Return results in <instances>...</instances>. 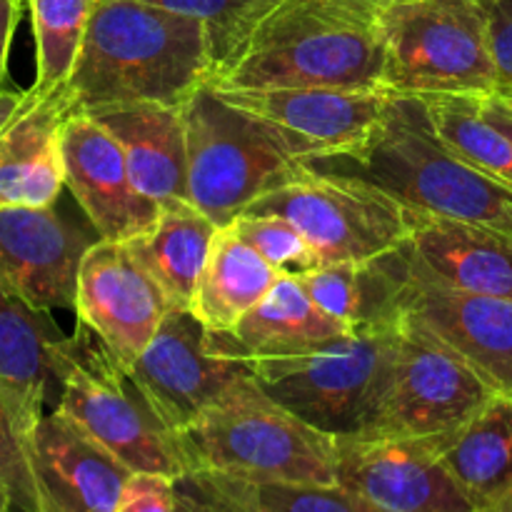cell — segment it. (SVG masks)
<instances>
[{"label": "cell", "mask_w": 512, "mask_h": 512, "mask_svg": "<svg viewBox=\"0 0 512 512\" xmlns=\"http://www.w3.org/2000/svg\"><path fill=\"white\" fill-rule=\"evenodd\" d=\"M355 330L310 300L295 275H280L263 300L228 333H208L210 353L235 360L298 358L353 338Z\"/></svg>", "instance_id": "cell-20"}, {"label": "cell", "mask_w": 512, "mask_h": 512, "mask_svg": "<svg viewBox=\"0 0 512 512\" xmlns=\"http://www.w3.org/2000/svg\"><path fill=\"white\" fill-rule=\"evenodd\" d=\"M380 88L403 98H490L500 75L480 0H385Z\"/></svg>", "instance_id": "cell-5"}, {"label": "cell", "mask_w": 512, "mask_h": 512, "mask_svg": "<svg viewBox=\"0 0 512 512\" xmlns=\"http://www.w3.org/2000/svg\"><path fill=\"white\" fill-rule=\"evenodd\" d=\"M220 98L263 123L295 160L340 153L373 130L393 95L385 90L275 88L218 90Z\"/></svg>", "instance_id": "cell-14"}, {"label": "cell", "mask_w": 512, "mask_h": 512, "mask_svg": "<svg viewBox=\"0 0 512 512\" xmlns=\"http://www.w3.org/2000/svg\"><path fill=\"white\" fill-rule=\"evenodd\" d=\"M30 465L40 512H118L133 475L60 410L35 423Z\"/></svg>", "instance_id": "cell-17"}, {"label": "cell", "mask_w": 512, "mask_h": 512, "mask_svg": "<svg viewBox=\"0 0 512 512\" xmlns=\"http://www.w3.org/2000/svg\"><path fill=\"white\" fill-rule=\"evenodd\" d=\"M63 160L65 188L100 240L125 243L158 218L160 203L135 188L118 140L85 110L65 120Z\"/></svg>", "instance_id": "cell-16"}, {"label": "cell", "mask_w": 512, "mask_h": 512, "mask_svg": "<svg viewBox=\"0 0 512 512\" xmlns=\"http://www.w3.org/2000/svg\"><path fill=\"white\" fill-rule=\"evenodd\" d=\"M0 512H10L8 503H5V498H3V495H0Z\"/></svg>", "instance_id": "cell-42"}, {"label": "cell", "mask_w": 512, "mask_h": 512, "mask_svg": "<svg viewBox=\"0 0 512 512\" xmlns=\"http://www.w3.org/2000/svg\"><path fill=\"white\" fill-rule=\"evenodd\" d=\"M405 240L393 250L400 313L453 348L495 393L512 398V300L440 283L413 263Z\"/></svg>", "instance_id": "cell-11"}, {"label": "cell", "mask_w": 512, "mask_h": 512, "mask_svg": "<svg viewBox=\"0 0 512 512\" xmlns=\"http://www.w3.org/2000/svg\"><path fill=\"white\" fill-rule=\"evenodd\" d=\"M408 210L405 250L450 288L512 300V235Z\"/></svg>", "instance_id": "cell-21"}, {"label": "cell", "mask_w": 512, "mask_h": 512, "mask_svg": "<svg viewBox=\"0 0 512 512\" xmlns=\"http://www.w3.org/2000/svg\"><path fill=\"white\" fill-rule=\"evenodd\" d=\"M245 213L280 215L303 233L320 265L363 263L408 238V210L365 180L305 168L283 188L260 195Z\"/></svg>", "instance_id": "cell-9"}, {"label": "cell", "mask_w": 512, "mask_h": 512, "mask_svg": "<svg viewBox=\"0 0 512 512\" xmlns=\"http://www.w3.org/2000/svg\"><path fill=\"white\" fill-rule=\"evenodd\" d=\"M125 373L165 428L178 433L238 380L253 375V365L210 353L200 320L190 310L170 308L148 348Z\"/></svg>", "instance_id": "cell-12"}, {"label": "cell", "mask_w": 512, "mask_h": 512, "mask_svg": "<svg viewBox=\"0 0 512 512\" xmlns=\"http://www.w3.org/2000/svg\"><path fill=\"white\" fill-rule=\"evenodd\" d=\"M230 225L280 275H303L320 265L318 255L303 233L280 215L243 213Z\"/></svg>", "instance_id": "cell-33"}, {"label": "cell", "mask_w": 512, "mask_h": 512, "mask_svg": "<svg viewBox=\"0 0 512 512\" xmlns=\"http://www.w3.org/2000/svg\"><path fill=\"white\" fill-rule=\"evenodd\" d=\"M490 98H493L500 108L508 110V113L512 115V93H498V95H490Z\"/></svg>", "instance_id": "cell-40"}, {"label": "cell", "mask_w": 512, "mask_h": 512, "mask_svg": "<svg viewBox=\"0 0 512 512\" xmlns=\"http://www.w3.org/2000/svg\"><path fill=\"white\" fill-rule=\"evenodd\" d=\"M278 278V270L265 263L233 225H223L210 245L190 313L208 333H228L268 295Z\"/></svg>", "instance_id": "cell-26"}, {"label": "cell", "mask_w": 512, "mask_h": 512, "mask_svg": "<svg viewBox=\"0 0 512 512\" xmlns=\"http://www.w3.org/2000/svg\"><path fill=\"white\" fill-rule=\"evenodd\" d=\"M20 8H23V0H0V90H8L5 75H8L10 43H13L15 25L20 20Z\"/></svg>", "instance_id": "cell-37"}, {"label": "cell", "mask_w": 512, "mask_h": 512, "mask_svg": "<svg viewBox=\"0 0 512 512\" xmlns=\"http://www.w3.org/2000/svg\"><path fill=\"white\" fill-rule=\"evenodd\" d=\"M338 483L390 512H478L430 438H335Z\"/></svg>", "instance_id": "cell-15"}, {"label": "cell", "mask_w": 512, "mask_h": 512, "mask_svg": "<svg viewBox=\"0 0 512 512\" xmlns=\"http://www.w3.org/2000/svg\"><path fill=\"white\" fill-rule=\"evenodd\" d=\"M43 415L0 383V495L10 512H40L30 465V435Z\"/></svg>", "instance_id": "cell-30"}, {"label": "cell", "mask_w": 512, "mask_h": 512, "mask_svg": "<svg viewBox=\"0 0 512 512\" xmlns=\"http://www.w3.org/2000/svg\"><path fill=\"white\" fill-rule=\"evenodd\" d=\"M170 303L148 270L118 240H95L83 253L73 313L125 370L140 358Z\"/></svg>", "instance_id": "cell-13"}, {"label": "cell", "mask_w": 512, "mask_h": 512, "mask_svg": "<svg viewBox=\"0 0 512 512\" xmlns=\"http://www.w3.org/2000/svg\"><path fill=\"white\" fill-rule=\"evenodd\" d=\"M385 0H280L215 70V90H383Z\"/></svg>", "instance_id": "cell-1"}, {"label": "cell", "mask_w": 512, "mask_h": 512, "mask_svg": "<svg viewBox=\"0 0 512 512\" xmlns=\"http://www.w3.org/2000/svg\"><path fill=\"white\" fill-rule=\"evenodd\" d=\"M493 395L495 390L453 348L403 315L398 363L370 438L450 433L468 423Z\"/></svg>", "instance_id": "cell-10"}, {"label": "cell", "mask_w": 512, "mask_h": 512, "mask_svg": "<svg viewBox=\"0 0 512 512\" xmlns=\"http://www.w3.org/2000/svg\"><path fill=\"white\" fill-rule=\"evenodd\" d=\"M488 13L490 48L500 75V93H512V0H480Z\"/></svg>", "instance_id": "cell-36"}, {"label": "cell", "mask_w": 512, "mask_h": 512, "mask_svg": "<svg viewBox=\"0 0 512 512\" xmlns=\"http://www.w3.org/2000/svg\"><path fill=\"white\" fill-rule=\"evenodd\" d=\"M480 103H483L485 118H488L490 123L495 125V128L503 130V133L508 135V138L512 140V115L508 113V110L500 108V105L495 103L493 98H483V100H480Z\"/></svg>", "instance_id": "cell-38"}, {"label": "cell", "mask_w": 512, "mask_h": 512, "mask_svg": "<svg viewBox=\"0 0 512 512\" xmlns=\"http://www.w3.org/2000/svg\"><path fill=\"white\" fill-rule=\"evenodd\" d=\"M203 23L213 55V75L280 0H145Z\"/></svg>", "instance_id": "cell-32"}, {"label": "cell", "mask_w": 512, "mask_h": 512, "mask_svg": "<svg viewBox=\"0 0 512 512\" xmlns=\"http://www.w3.org/2000/svg\"><path fill=\"white\" fill-rule=\"evenodd\" d=\"M215 233L218 225L190 200H170L160 203L158 218L125 245L160 285L170 308L190 310Z\"/></svg>", "instance_id": "cell-25"}, {"label": "cell", "mask_w": 512, "mask_h": 512, "mask_svg": "<svg viewBox=\"0 0 512 512\" xmlns=\"http://www.w3.org/2000/svg\"><path fill=\"white\" fill-rule=\"evenodd\" d=\"M175 512H248L213 473L188 470L175 478Z\"/></svg>", "instance_id": "cell-34"}, {"label": "cell", "mask_w": 512, "mask_h": 512, "mask_svg": "<svg viewBox=\"0 0 512 512\" xmlns=\"http://www.w3.org/2000/svg\"><path fill=\"white\" fill-rule=\"evenodd\" d=\"M210 78L213 55L200 20L145 0H98L65 95L73 110L105 103L183 108Z\"/></svg>", "instance_id": "cell-3"}, {"label": "cell", "mask_w": 512, "mask_h": 512, "mask_svg": "<svg viewBox=\"0 0 512 512\" xmlns=\"http://www.w3.org/2000/svg\"><path fill=\"white\" fill-rule=\"evenodd\" d=\"M50 313L0 280V383L40 415L58 405L70 348Z\"/></svg>", "instance_id": "cell-23"}, {"label": "cell", "mask_w": 512, "mask_h": 512, "mask_svg": "<svg viewBox=\"0 0 512 512\" xmlns=\"http://www.w3.org/2000/svg\"><path fill=\"white\" fill-rule=\"evenodd\" d=\"M20 98H23V90H0V125H3L5 118L13 113L15 105L20 103Z\"/></svg>", "instance_id": "cell-39"}, {"label": "cell", "mask_w": 512, "mask_h": 512, "mask_svg": "<svg viewBox=\"0 0 512 512\" xmlns=\"http://www.w3.org/2000/svg\"><path fill=\"white\" fill-rule=\"evenodd\" d=\"M180 110L188 145V200L218 228L308 168L285 153L263 123L220 98L208 83Z\"/></svg>", "instance_id": "cell-7"}, {"label": "cell", "mask_w": 512, "mask_h": 512, "mask_svg": "<svg viewBox=\"0 0 512 512\" xmlns=\"http://www.w3.org/2000/svg\"><path fill=\"white\" fill-rule=\"evenodd\" d=\"M403 340L395 323L363 328L345 343L298 358L250 360L270 398L333 438H370Z\"/></svg>", "instance_id": "cell-6"}, {"label": "cell", "mask_w": 512, "mask_h": 512, "mask_svg": "<svg viewBox=\"0 0 512 512\" xmlns=\"http://www.w3.org/2000/svg\"><path fill=\"white\" fill-rule=\"evenodd\" d=\"M485 512H512V498L503 500V503H498V505H495V508H490V510H485Z\"/></svg>", "instance_id": "cell-41"}, {"label": "cell", "mask_w": 512, "mask_h": 512, "mask_svg": "<svg viewBox=\"0 0 512 512\" xmlns=\"http://www.w3.org/2000/svg\"><path fill=\"white\" fill-rule=\"evenodd\" d=\"M188 470L253 483L338 485L333 435L270 398L253 375L175 433Z\"/></svg>", "instance_id": "cell-4"}, {"label": "cell", "mask_w": 512, "mask_h": 512, "mask_svg": "<svg viewBox=\"0 0 512 512\" xmlns=\"http://www.w3.org/2000/svg\"><path fill=\"white\" fill-rule=\"evenodd\" d=\"M73 113L65 88L23 90L0 125V208H53L65 188L63 128Z\"/></svg>", "instance_id": "cell-19"}, {"label": "cell", "mask_w": 512, "mask_h": 512, "mask_svg": "<svg viewBox=\"0 0 512 512\" xmlns=\"http://www.w3.org/2000/svg\"><path fill=\"white\" fill-rule=\"evenodd\" d=\"M483 98L438 95L423 98L438 138L483 173L512 185V140L483 113Z\"/></svg>", "instance_id": "cell-29"}, {"label": "cell", "mask_w": 512, "mask_h": 512, "mask_svg": "<svg viewBox=\"0 0 512 512\" xmlns=\"http://www.w3.org/2000/svg\"><path fill=\"white\" fill-rule=\"evenodd\" d=\"M215 475V473H213ZM248 512H390L345 485L253 483L215 475Z\"/></svg>", "instance_id": "cell-31"}, {"label": "cell", "mask_w": 512, "mask_h": 512, "mask_svg": "<svg viewBox=\"0 0 512 512\" xmlns=\"http://www.w3.org/2000/svg\"><path fill=\"white\" fill-rule=\"evenodd\" d=\"M58 208H0V280L43 310H73L78 265L95 243Z\"/></svg>", "instance_id": "cell-18"}, {"label": "cell", "mask_w": 512, "mask_h": 512, "mask_svg": "<svg viewBox=\"0 0 512 512\" xmlns=\"http://www.w3.org/2000/svg\"><path fill=\"white\" fill-rule=\"evenodd\" d=\"M450 478L475 510L485 512L512 498V398L495 393L458 430L430 435Z\"/></svg>", "instance_id": "cell-24"}, {"label": "cell", "mask_w": 512, "mask_h": 512, "mask_svg": "<svg viewBox=\"0 0 512 512\" xmlns=\"http://www.w3.org/2000/svg\"><path fill=\"white\" fill-rule=\"evenodd\" d=\"M118 512H175V480L153 473H133Z\"/></svg>", "instance_id": "cell-35"}, {"label": "cell", "mask_w": 512, "mask_h": 512, "mask_svg": "<svg viewBox=\"0 0 512 512\" xmlns=\"http://www.w3.org/2000/svg\"><path fill=\"white\" fill-rule=\"evenodd\" d=\"M98 0H28L35 35V80L30 93L65 88L78 63Z\"/></svg>", "instance_id": "cell-28"}, {"label": "cell", "mask_w": 512, "mask_h": 512, "mask_svg": "<svg viewBox=\"0 0 512 512\" xmlns=\"http://www.w3.org/2000/svg\"><path fill=\"white\" fill-rule=\"evenodd\" d=\"M305 165L365 180L405 208L512 235V185L455 155L430 125L423 98L393 95L363 140Z\"/></svg>", "instance_id": "cell-2"}, {"label": "cell", "mask_w": 512, "mask_h": 512, "mask_svg": "<svg viewBox=\"0 0 512 512\" xmlns=\"http://www.w3.org/2000/svg\"><path fill=\"white\" fill-rule=\"evenodd\" d=\"M83 110L118 140L140 193L155 203L188 200L183 110L163 103H105Z\"/></svg>", "instance_id": "cell-22"}, {"label": "cell", "mask_w": 512, "mask_h": 512, "mask_svg": "<svg viewBox=\"0 0 512 512\" xmlns=\"http://www.w3.org/2000/svg\"><path fill=\"white\" fill-rule=\"evenodd\" d=\"M395 250V248H393ZM393 250L363 263H328L295 275L318 308L358 333L400 320L398 265Z\"/></svg>", "instance_id": "cell-27"}, {"label": "cell", "mask_w": 512, "mask_h": 512, "mask_svg": "<svg viewBox=\"0 0 512 512\" xmlns=\"http://www.w3.org/2000/svg\"><path fill=\"white\" fill-rule=\"evenodd\" d=\"M55 410L115 455L130 473L173 480L188 473L173 430L165 428L123 365L80 323L70 335Z\"/></svg>", "instance_id": "cell-8"}]
</instances>
